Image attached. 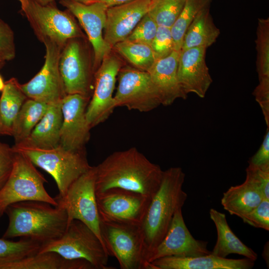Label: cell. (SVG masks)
<instances>
[{
  "label": "cell",
  "instance_id": "obj_39",
  "mask_svg": "<svg viewBox=\"0 0 269 269\" xmlns=\"http://www.w3.org/2000/svg\"><path fill=\"white\" fill-rule=\"evenodd\" d=\"M15 152L12 147L0 141V189L7 180L12 170Z\"/></svg>",
  "mask_w": 269,
  "mask_h": 269
},
{
  "label": "cell",
  "instance_id": "obj_44",
  "mask_svg": "<svg viewBox=\"0 0 269 269\" xmlns=\"http://www.w3.org/2000/svg\"><path fill=\"white\" fill-rule=\"evenodd\" d=\"M5 83L0 75V91H2L4 88Z\"/></svg>",
  "mask_w": 269,
  "mask_h": 269
},
{
  "label": "cell",
  "instance_id": "obj_17",
  "mask_svg": "<svg viewBox=\"0 0 269 269\" xmlns=\"http://www.w3.org/2000/svg\"><path fill=\"white\" fill-rule=\"evenodd\" d=\"M208 242L195 239L184 222L182 209L173 217L168 230L160 243L150 253L148 264L157 259L170 256L196 257L211 253Z\"/></svg>",
  "mask_w": 269,
  "mask_h": 269
},
{
  "label": "cell",
  "instance_id": "obj_3",
  "mask_svg": "<svg viewBox=\"0 0 269 269\" xmlns=\"http://www.w3.org/2000/svg\"><path fill=\"white\" fill-rule=\"evenodd\" d=\"M8 225L2 238H28L41 245L60 237L68 226L65 210L39 201H26L9 205L5 211Z\"/></svg>",
  "mask_w": 269,
  "mask_h": 269
},
{
  "label": "cell",
  "instance_id": "obj_12",
  "mask_svg": "<svg viewBox=\"0 0 269 269\" xmlns=\"http://www.w3.org/2000/svg\"><path fill=\"white\" fill-rule=\"evenodd\" d=\"M121 66L119 59L109 54L95 73L94 90L86 113L91 128L106 121L115 109L113 93Z\"/></svg>",
  "mask_w": 269,
  "mask_h": 269
},
{
  "label": "cell",
  "instance_id": "obj_11",
  "mask_svg": "<svg viewBox=\"0 0 269 269\" xmlns=\"http://www.w3.org/2000/svg\"><path fill=\"white\" fill-rule=\"evenodd\" d=\"M45 47V61L39 72L28 82L20 84L29 99L48 105L61 102L67 95L59 68L60 54L63 47L52 39L42 42Z\"/></svg>",
  "mask_w": 269,
  "mask_h": 269
},
{
  "label": "cell",
  "instance_id": "obj_28",
  "mask_svg": "<svg viewBox=\"0 0 269 269\" xmlns=\"http://www.w3.org/2000/svg\"><path fill=\"white\" fill-rule=\"evenodd\" d=\"M49 105L31 99H27L22 105L14 122L12 136L14 144L25 139L43 117Z\"/></svg>",
  "mask_w": 269,
  "mask_h": 269
},
{
  "label": "cell",
  "instance_id": "obj_16",
  "mask_svg": "<svg viewBox=\"0 0 269 269\" xmlns=\"http://www.w3.org/2000/svg\"><path fill=\"white\" fill-rule=\"evenodd\" d=\"M90 100L79 94H67L61 101L63 119L60 145L67 149L85 150L92 129L86 115Z\"/></svg>",
  "mask_w": 269,
  "mask_h": 269
},
{
  "label": "cell",
  "instance_id": "obj_30",
  "mask_svg": "<svg viewBox=\"0 0 269 269\" xmlns=\"http://www.w3.org/2000/svg\"><path fill=\"white\" fill-rule=\"evenodd\" d=\"M211 0H186L179 16L170 27L174 49L180 51L184 34L199 12L210 4Z\"/></svg>",
  "mask_w": 269,
  "mask_h": 269
},
{
  "label": "cell",
  "instance_id": "obj_31",
  "mask_svg": "<svg viewBox=\"0 0 269 269\" xmlns=\"http://www.w3.org/2000/svg\"><path fill=\"white\" fill-rule=\"evenodd\" d=\"M186 0H150L147 14L158 26L170 28L182 9Z\"/></svg>",
  "mask_w": 269,
  "mask_h": 269
},
{
  "label": "cell",
  "instance_id": "obj_19",
  "mask_svg": "<svg viewBox=\"0 0 269 269\" xmlns=\"http://www.w3.org/2000/svg\"><path fill=\"white\" fill-rule=\"evenodd\" d=\"M150 0H132L108 7L104 38L112 48L130 34L147 13Z\"/></svg>",
  "mask_w": 269,
  "mask_h": 269
},
{
  "label": "cell",
  "instance_id": "obj_14",
  "mask_svg": "<svg viewBox=\"0 0 269 269\" xmlns=\"http://www.w3.org/2000/svg\"><path fill=\"white\" fill-rule=\"evenodd\" d=\"M59 2L78 19L86 32L93 49L94 68H98L112 49L103 35L108 7L100 2L85 4L72 0H60Z\"/></svg>",
  "mask_w": 269,
  "mask_h": 269
},
{
  "label": "cell",
  "instance_id": "obj_27",
  "mask_svg": "<svg viewBox=\"0 0 269 269\" xmlns=\"http://www.w3.org/2000/svg\"><path fill=\"white\" fill-rule=\"evenodd\" d=\"M15 78L5 82L0 98V135H12L16 117L28 99Z\"/></svg>",
  "mask_w": 269,
  "mask_h": 269
},
{
  "label": "cell",
  "instance_id": "obj_37",
  "mask_svg": "<svg viewBox=\"0 0 269 269\" xmlns=\"http://www.w3.org/2000/svg\"><path fill=\"white\" fill-rule=\"evenodd\" d=\"M243 221L254 227L269 231V200L263 199Z\"/></svg>",
  "mask_w": 269,
  "mask_h": 269
},
{
  "label": "cell",
  "instance_id": "obj_23",
  "mask_svg": "<svg viewBox=\"0 0 269 269\" xmlns=\"http://www.w3.org/2000/svg\"><path fill=\"white\" fill-rule=\"evenodd\" d=\"M264 199L258 186L248 177L238 185L231 186L223 193L221 203L231 215L242 220Z\"/></svg>",
  "mask_w": 269,
  "mask_h": 269
},
{
  "label": "cell",
  "instance_id": "obj_41",
  "mask_svg": "<svg viewBox=\"0 0 269 269\" xmlns=\"http://www.w3.org/2000/svg\"><path fill=\"white\" fill-rule=\"evenodd\" d=\"M249 164L258 167L269 166V127L257 152L249 160Z\"/></svg>",
  "mask_w": 269,
  "mask_h": 269
},
{
  "label": "cell",
  "instance_id": "obj_13",
  "mask_svg": "<svg viewBox=\"0 0 269 269\" xmlns=\"http://www.w3.org/2000/svg\"><path fill=\"white\" fill-rule=\"evenodd\" d=\"M80 37L68 39L63 46L59 68L66 94H79L91 98L92 70Z\"/></svg>",
  "mask_w": 269,
  "mask_h": 269
},
{
  "label": "cell",
  "instance_id": "obj_34",
  "mask_svg": "<svg viewBox=\"0 0 269 269\" xmlns=\"http://www.w3.org/2000/svg\"><path fill=\"white\" fill-rule=\"evenodd\" d=\"M157 27L158 25L156 22L147 13L124 40L150 46Z\"/></svg>",
  "mask_w": 269,
  "mask_h": 269
},
{
  "label": "cell",
  "instance_id": "obj_6",
  "mask_svg": "<svg viewBox=\"0 0 269 269\" xmlns=\"http://www.w3.org/2000/svg\"><path fill=\"white\" fill-rule=\"evenodd\" d=\"M102 240L109 256L121 269H148L139 225L112 220L99 214Z\"/></svg>",
  "mask_w": 269,
  "mask_h": 269
},
{
  "label": "cell",
  "instance_id": "obj_36",
  "mask_svg": "<svg viewBox=\"0 0 269 269\" xmlns=\"http://www.w3.org/2000/svg\"><path fill=\"white\" fill-rule=\"evenodd\" d=\"M15 56L14 32L10 27L0 18V58L4 61Z\"/></svg>",
  "mask_w": 269,
  "mask_h": 269
},
{
  "label": "cell",
  "instance_id": "obj_21",
  "mask_svg": "<svg viewBox=\"0 0 269 269\" xmlns=\"http://www.w3.org/2000/svg\"><path fill=\"white\" fill-rule=\"evenodd\" d=\"M180 51L175 50L168 56L156 60L148 70L151 80L161 99V105L167 106L175 100L185 99L187 96L182 91L177 78V66Z\"/></svg>",
  "mask_w": 269,
  "mask_h": 269
},
{
  "label": "cell",
  "instance_id": "obj_20",
  "mask_svg": "<svg viewBox=\"0 0 269 269\" xmlns=\"http://www.w3.org/2000/svg\"><path fill=\"white\" fill-rule=\"evenodd\" d=\"M255 261L248 258L232 259L212 253L196 257L170 256L148 264V269H251Z\"/></svg>",
  "mask_w": 269,
  "mask_h": 269
},
{
  "label": "cell",
  "instance_id": "obj_42",
  "mask_svg": "<svg viewBox=\"0 0 269 269\" xmlns=\"http://www.w3.org/2000/svg\"><path fill=\"white\" fill-rule=\"evenodd\" d=\"M132 0H95V2H100L105 4L107 7L122 4Z\"/></svg>",
  "mask_w": 269,
  "mask_h": 269
},
{
  "label": "cell",
  "instance_id": "obj_29",
  "mask_svg": "<svg viewBox=\"0 0 269 269\" xmlns=\"http://www.w3.org/2000/svg\"><path fill=\"white\" fill-rule=\"evenodd\" d=\"M114 47L134 68L139 70L148 71L156 61L154 52L148 45L123 40Z\"/></svg>",
  "mask_w": 269,
  "mask_h": 269
},
{
  "label": "cell",
  "instance_id": "obj_1",
  "mask_svg": "<svg viewBox=\"0 0 269 269\" xmlns=\"http://www.w3.org/2000/svg\"><path fill=\"white\" fill-rule=\"evenodd\" d=\"M95 169L96 193L120 188L150 198L159 188L163 171L134 147L114 152Z\"/></svg>",
  "mask_w": 269,
  "mask_h": 269
},
{
  "label": "cell",
  "instance_id": "obj_9",
  "mask_svg": "<svg viewBox=\"0 0 269 269\" xmlns=\"http://www.w3.org/2000/svg\"><path fill=\"white\" fill-rule=\"evenodd\" d=\"M95 182V166H91L71 185L63 196L57 195L54 199L57 206L65 210L68 225L74 220L81 221L96 234L103 244L100 234Z\"/></svg>",
  "mask_w": 269,
  "mask_h": 269
},
{
  "label": "cell",
  "instance_id": "obj_15",
  "mask_svg": "<svg viewBox=\"0 0 269 269\" xmlns=\"http://www.w3.org/2000/svg\"><path fill=\"white\" fill-rule=\"evenodd\" d=\"M99 214L109 219L140 225L151 198L139 193L112 188L96 193Z\"/></svg>",
  "mask_w": 269,
  "mask_h": 269
},
{
  "label": "cell",
  "instance_id": "obj_40",
  "mask_svg": "<svg viewBox=\"0 0 269 269\" xmlns=\"http://www.w3.org/2000/svg\"><path fill=\"white\" fill-rule=\"evenodd\" d=\"M253 95L259 104L267 127H269V78L259 80Z\"/></svg>",
  "mask_w": 269,
  "mask_h": 269
},
{
  "label": "cell",
  "instance_id": "obj_2",
  "mask_svg": "<svg viewBox=\"0 0 269 269\" xmlns=\"http://www.w3.org/2000/svg\"><path fill=\"white\" fill-rule=\"evenodd\" d=\"M185 177L180 167L163 171L159 188L151 198L139 225L146 261L166 234L174 214L187 200V194L183 189Z\"/></svg>",
  "mask_w": 269,
  "mask_h": 269
},
{
  "label": "cell",
  "instance_id": "obj_4",
  "mask_svg": "<svg viewBox=\"0 0 269 269\" xmlns=\"http://www.w3.org/2000/svg\"><path fill=\"white\" fill-rule=\"evenodd\" d=\"M12 148L14 151L23 155L34 165L51 175L58 189V195L61 196L91 167L88 162L85 150L73 151L60 145L43 149L14 144Z\"/></svg>",
  "mask_w": 269,
  "mask_h": 269
},
{
  "label": "cell",
  "instance_id": "obj_7",
  "mask_svg": "<svg viewBox=\"0 0 269 269\" xmlns=\"http://www.w3.org/2000/svg\"><path fill=\"white\" fill-rule=\"evenodd\" d=\"M35 35L41 42L50 39L64 45L72 38L84 37L72 14L61 10L54 2L41 4L35 0H16Z\"/></svg>",
  "mask_w": 269,
  "mask_h": 269
},
{
  "label": "cell",
  "instance_id": "obj_43",
  "mask_svg": "<svg viewBox=\"0 0 269 269\" xmlns=\"http://www.w3.org/2000/svg\"><path fill=\"white\" fill-rule=\"evenodd\" d=\"M37 2L43 4H45L50 2H54L55 0H35ZM74 1H77L80 2L85 4H90L91 3L94 2L95 0H72Z\"/></svg>",
  "mask_w": 269,
  "mask_h": 269
},
{
  "label": "cell",
  "instance_id": "obj_18",
  "mask_svg": "<svg viewBox=\"0 0 269 269\" xmlns=\"http://www.w3.org/2000/svg\"><path fill=\"white\" fill-rule=\"evenodd\" d=\"M207 48L198 47L180 51L177 78L183 93H194L203 98L212 83L205 61Z\"/></svg>",
  "mask_w": 269,
  "mask_h": 269
},
{
  "label": "cell",
  "instance_id": "obj_22",
  "mask_svg": "<svg viewBox=\"0 0 269 269\" xmlns=\"http://www.w3.org/2000/svg\"><path fill=\"white\" fill-rule=\"evenodd\" d=\"M61 102L49 105L47 111L29 135L14 144L26 147L49 149L60 145L62 123Z\"/></svg>",
  "mask_w": 269,
  "mask_h": 269
},
{
  "label": "cell",
  "instance_id": "obj_33",
  "mask_svg": "<svg viewBox=\"0 0 269 269\" xmlns=\"http://www.w3.org/2000/svg\"><path fill=\"white\" fill-rule=\"evenodd\" d=\"M257 71L259 80L269 78V18L258 19L257 38Z\"/></svg>",
  "mask_w": 269,
  "mask_h": 269
},
{
  "label": "cell",
  "instance_id": "obj_25",
  "mask_svg": "<svg viewBox=\"0 0 269 269\" xmlns=\"http://www.w3.org/2000/svg\"><path fill=\"white\" fill-rule=\"evenodd\" d=\"M0 269H95L88 262L67 260L54 252L37 253L18 260L0 263Z\"/></svg>",
  "mask_w": 269,
  "mask_h": 269
},
{
  "label": "cell",
  "instance_id": "obj_24",
  "mask_svg": "<svg viewBox=\"0 0 269 269\" xmlns=\"http://www.w3.org/2000/svg\"><path fill=\"white\" fill-rule=\"evenodd\" d=\"M211 219L214 222L217 233V239L211 253L215 256L226 258L232 254L243 256L256 261L257 254L244 244L233 233L229 226L226 215L211 208L209 211Z\"/></svg>",
  "mask_w": 269,
  "mask_h": 269
},
{
  "label": "cell",
  "instance_id": "obj_26",
  "mask_svg": "<svg viewBox=\"0 0 269 269\" xmlns=\"http://www.w3.org/2000/svg\"><path fill=\"white\" fill-rule=\"evenodd\" d=\"M210 5L202 8L188 27L181 50L198 47L207 48L216 42L220 31L213 22Z\"/></svg>",
  "mask_w": 269,
  "mask_h": 269
},
{
  "label": "cell",
  "instance_id": "obj_32",
  "mask_svg": "<svg viewBox=\"0 0 269 269\" xmlns=\"http://www.w3.org/2000/svg\"><path fill=\"white\" fill-rule=\"evenodd\" d=\"M41 244L32 240L21 238L18 241L0 239V263L14 261L38 253Z\"/></svg>",
  "mask_w": 269,
  "mask_h": 269
},
{
  "label": "cell",
  "instance_id": "obj_45",
  "mask_svg": "<svg viewBox=\"0 0 269 269\" xmlns=\"http://www.w3.org/2000/svg\"><path fill=\"white\" fill-rule=\"evenodd\" d=\"M5 61L0 58V67L3 65Z\"/></svg>",
  "mask_w": 269,
  "mask_h": 269
},
{
  "label": "cell",
  "instance_id": "obj_38",
  "mask_svg": "<svg viewBox=\"0 0 269 269\" xmlns=\"http://www.w3.org/2000/svg\"><path fill=\"white\" fill-rule=\"evenodd\" d=\"M246 172V176L258 186L264 199L269 200V166L258 167L249 164Z\"/></svg>",
  "mask_w": 269,
  "mask_h": 269
},
{
  "label": "cell",
  "instance_id": "obj_5",
  "mask_svg": "<svg viewBox=\"0 0 269 269\" xmlns=\"http://www.w3.org/2000/svg\"><path fill=\"white\" fill-rule=\"evenodd\" d=\"M54 252L63 258L85 260L95 269H113L108 265L109 255L98 237L78 220L72 221L59 238L41 245L38 253Z\"/></svg>",
  "mask_w": 269,
  "mask_h": 269
},
{
  "label": "cell",
  "instance_id": "obj_35",
  "mask_svg": "<svg viewBox=\"0 0 269 269\" xmlns=\"http://www.w3.org/2000/svg\"><path fill=\"white\" fill-rule=\"evenodd\" d=\"M150 47L156 60L164 58L170 55L174 49V43L170 28L158 26L155 35Z\"/></svg>",
  "mask_w": 269,
  "mask_h": 269
},
{
  "label": "cell",
  "instance_id": "obj_10",
  "mask_svg": "<svg viewBox=\"0 0 269 269\" xmlns=\"http://www.w3.org/2000/svg\"><path fill=\"white\" fill-rule=\"evenodd\" d=\"M118 78L114 96L115 108L123 107L145 113L161 105L159 94L148 72L126 67L121 68Z\"/></svg>",
  "mask_w": 269,
  "mask_h": 269
},
{
  "label": "cell",
  "instance_id": "obj_8",
  "mask_svg": "<svg viewBox=\"0 0 269 269\" xmlns=\"http://www.w3.org/2000/svg\"><path fill=\"white\" fill-rule=\"evenodd\" d=\"M45 182L46 179L35 165L23 155L15 152L11 173L0 189V218L9 205L17 202L39 201L57 206L54 198L46 190Z\"/></svg>",
  "mask_w": 269,
  "mask_h": 269
}]
</instances>
